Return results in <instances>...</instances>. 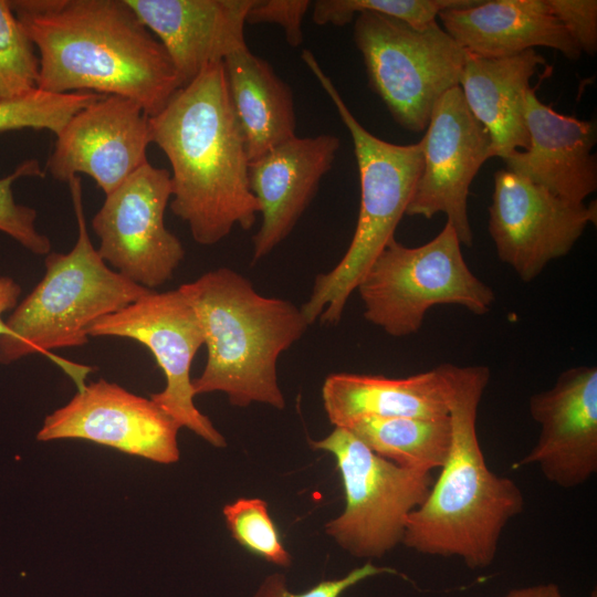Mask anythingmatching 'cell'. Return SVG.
Instances as JSON below:
<instances>
[{
  "label": "cell",
  "instance_id": "obj_1",
  "mask_svg": "<svg viewBox=\"0 0 597 597\" xmlns=\"http://www.w3.org/2000/svg\"><path fill=\"white\" fill-rule=\"evenodd\" d=\"M11 8L39 51L38 88L87 91L159 113L180 80L163 44L126 0H18Z\"/></svg>",
  "mask_w": 597,
  "mask_h": 597
},
{
  "label": "cell",
  "instance_id": "obj_2",
  "mask_svg": "<svg viewBox=\"0 0 597 597\" xmlns=\"http://www.w3.org/2000/svg\"><path fill=\"white\" fill-rule=\"evenodd\" d=\"M148 121L151 143L170 163V209L193 240L213 245L235 226L251 229L260 203L250 189V159L223 62L206 66Z\"/></svg>",
  "mask_w": 597,
  "mask_h": 597
},
{
  "label": "cell",
  "instance_id": "obj_3",
  "mask_svg": "<svg viewBox=\"0 0 597 597\" xmlns=\"http://www.w3.org/2000/svg\"><path fill=\"white\" fill-rule=\"evenodd\" d=\"M447 386L451 446L441 472L406 522L402 544L420 554L458 557L471 569L489 567L507 523L525 500L510 478L492 472L476 432L478 409L490 380L485 366H438Z\"/></svg>",
  "mask_w": 597,
  "mask_h": 597
},
{
  "label": "cell",
  "instance_id": "obj_4",
  "mask_svg": "<svg viewBox=\"0 0 597 597\" xmlns=\"http://www.w3.org/2000/svg\"><path fill=\"white\" fill-rule=\"evenodd\" d=\"M178 290L195 310L207 347L205 368L192 379L195 396L220 391L235 407L259 402L283 409L276 363L310 326L302 308L261 295L229 268L208 271Z\"/></svg>",
  "mask_w": 597,
  "mask_h": 597
},
{
  "label": "cell",
  "instance_id": "obj_5",
  "mask_svg": "<svg viewBox=\"0 0 597 597\" xmlns=\"http://www.w3.org/2000/svg\"><path fill=\"white\" fill-rule=\"evenodd\" d=\"M67 184L76 214L77 240L67 253L46 254L44 276L6 320L7 332L0 336V364L44 354L81 389L93 367L67 362L51 350L83 346L88 342L86 331L92 323L150 290L112 270L100 256L86 227L81 178L74 176Z\"/></svg>",
  "mask_w": 597,
  "mask_h": 597
},
{
  "label": "cell",
  "instance_id": "obj_6",
  "mask_svg": "<svg viewBox=\"0 0 597 597\" xmlns=\"http://www.w3.org/2000/svg\"><path fill=\"white\" fill-rule=\"evenodd\" d=\"M301 57L349 132L359 174L360 206L349 247L331 271L316 276L310 298L301 306L310 325L316 320L336 325L352 292L395 239V231L406 216L422 169V142L396 145L369 133L349 111L314 54L303 50Z\"/></svg>",
  "mask_w": 597,
  "mask_h": 597
},
{
  "label": "cell",
  "instance_id": "obj_7",
  "mask_svg": "<svg viewBox=\"0 0 597 597\" xmlns=\"http://www.w3.org/2000/svg\"><path fill=\"white\" fill-rule=\"evenodd\" d=\"M461 245L448 222L437 237L416 248L392 239L356 287L364 317L388 335L404 337L417 333L436 305L486 314L494 292L469 269Z\"/></svg>",
  "mask_w": 597,
  "mask_h": 597
},
{
  "label": "cell",
  "instance_id": "obj_8",
  "mask_svg": "<svg viewBox=\"0 0 597 597\" xmlns=\"http://www.w3.org/2000/svg\"><path fill=\"white\" fill-rule=\"evenodd\" d=\"M353 36L368 84L395 122L426 130L437 101L459 86L464 51L437 21L413 28L371 11L355 17Z\"/></svg>",
  "mask_w": 597,
  "mask_h": 597
},
{
  "label": "cell",
  "instance_id": "obj_9",
  "mask_svg": "<svg viewBox=\"0 0 597 597\" xmlns=\"http://www.w3.org/2000/svg\"><path fill=\"white\" fill-rule=\"evenodd\" d=\"M311 444L334 457L345 493L344 511L325 533L357 558H380L401 543L409 514L433 484L431 472L397 465L347 428L334 427Z\"/></svg>",
  "mask_w": 597,
  "mask_h": 597
},
{
  "label": "cell",
  "instance_id": "obj_10",
  "mask_svg": "<svg viewBox=\"0 0 597 597\" xmlns=\"http://www.w3.org/2000/svg\"><path fill=\"white\" fill-rule=\"evenodd\" d=\"M86 332L88 337H125L146 346L166 378L165 388L151 394L150 399L180 428L216 448L227 446L224 437L193 401L190 369L205 337L195 310L178 289L150 290L122 310L98 318Z\"/></svg>",
  "mask_w": 597,
  "mask_h": 597
},
{
  "label": "cell",
  "instance_id": "obj_11",
  "mask_svg": "<svg viewBox=\"0 0 597 597\" xmlns=\"http://www.w3.org/2000/svg\"><path fill=\"white\" fill-rule=\"evenodd\" d=\"M170 198V172L147 163L106 196L92 219L104 262L149 290L168 282L185 258L165 226Z\"/></svg>",
  "mask_w": 597,
  "mask_h": 597
},
{
  "label": "cell",
  "instance_id": "obj_12",
  "mask_svg": "<svg viewBox=\"0 0 597 597\" xmlns=\"http://www.w3.org/2000/svg\"><path fill=\"white\" fill-rule=\"evenodd\" d=\"M596 220L595 200L588 206L570 202L506 169L494 174L489 232L500 260L523 282L568 254Z\"/></svg>",
  "mask_w": 597,
  "mask_h": 597
},
{
  "label": "cell",
  "instance_id": "obj_13",
  "mask_svg": "<svg viewBox=\"0 0 597 597\" xmlns=\"http://www.w3.org/2000/svg\"><path fill=\"white\" fill-rule=\"evenodd\" d=\"M422 142L423 164L406 216L444 213L461 242L471 247L468 214L472 180L492 155L488 130L473 116L459 86L434 104Z\"/></svg>",
  "mask_w": 597,
  "mask_h": 597
},
{
  "label": "cell",
  "instance_id": "obj_14",
  "mask_svg": "<svg viewBox=\"0 0 597 597\" xmlns=\"http://www.w3.org/2000/svg\"><path fill=\"white\" fill-rule=\"evenodd\" d=\"M179 429L150 398L102 378L85 384L66 405L48 415L36 439H82L171 464L180 457Z\"/></svg>",
  "mask_w": 597,
  "mask_h": 597
},
{
  "label": "cell",
  "instance_id": "obj_15",
  "mask_svg": "<svg viewBox=\"0 0 597 597\" xmlns=\"http://www.w3.org/2000/svg\"><path fill=\"white\" fill-rule=\"evenodd\" d=\"M150 143L149 121L142 106L123 96L103 95L56 135L46 169L66 182L85 174L107 196L148 163Z\"/></svg>",
  "mask_w": 597,
  "mask_h": 597
},
{
  "label": "cell",
  "instance_id": "obj_16",
  "mask_svg": "<svg viewBox=\"0 0 597 597\" xmlns=\"http://www.w3.org/2000/svg\"><path fill=\"white\" fill-rule=\"evenodd\" d=\"M530 415L541 426L532 450L515 468L537 465L547 481L574 489L597 471V367H572L534 394Z\"/></svg>",
  "mask_w": 597,
  "mask_h": 597
},
{
  "label": "cell",
  "instance_id": "obj_17",
  "mask_svg": "<svg viewBox=\"0 0 597 597\" xmlns=\"http://www.w3.org/2000/svg\"><path fill=\"white\" fill-rule=\"evenodd\" d=\"M339 148L331 134L295 136L250 161V189L260 203L261 226L252 261L271 253L293 230L329 171Z\"/></svg>",
  "mask_w": 597,
  "mask_h": 597
},
{
  "label": "cell",
  "instance_id": "obj_18",
  "mask_svg": "<svg viewBox=\"0 0 597 597\" xmlns=\"http://www.w3.org/2000/svg\"><path fill=\"white\" fill-rule=\"evenodd\" d=\"M165 48L181 87L211 63L247 49L253 0H126Z\"/></svg>",
  "mask_w": 597,
  "mask_h": 597
},
{
  "label": "cell",
  "instance_id": "obj_19",
  "mask_svg": "<svg viewBox=\"0 0 597 597\" xmlns=\"http://www.w3.org/2000/svg\"><path fill=\"white\" fill-rule=\"evenodd\" d=\"M525 121L530 145L503 158L506 170L575 203L597 189L596 124L557 113L531 90Z\"/></svg>",
  "mask_w": 597,
  "mask_h": 597
},
{
  "label": "cell",
  "instance_id": "obj_20",
  "mask_svg": "<svg viewBox=\"0 0 597 597\" xmlns=\"http://www.w3.org/2000/svg\"><path fill=\"white\" fill-rule=\"evenodd\" d=\"M438 17L460 49L478 56L505 57L536 46L557 50L569 60L582 54L545 0L479 1Z\"/></svg>",
  "mask_w": 597,
  "mask_h": 597
},
{
  "label": "cell",
  "instance_id": "obj_21",
  "mask_svg": "<svg viewBox=\"0 0 597 597\" xmlns=\"http://www.w3.org/2000/svg\"><path fill=\"white\" fill-rule=\"evenodd\" d=\"M545 59L535 49L505 57L464 52L459 87L473 116L488 130L493 157H507L530 145L525 121L530 81Z\"/></svg>",
  "mask_w": 597,
  "mask_h": 597
},
{
  "label": "cell",
  "instance_id": "obj_22",
  "mask_svg": "<svg viewBox=\"0 0 597 597\" xmlns=\"http://www.w3.org/2000/svg\"><path fill=\"white\" fill-rule=\"evenodd\" d=\"M322 400L329 422L342 428L365 417L449 416L447 386L439 367L402 378L334 373L324 380Z\"/></svg>",
  "mask_w": 597,
  "mask_h": 597
},
{
  "label": "cell",
  "instance_id": "obj_23",
  "mask_svg": "<svg viewBox=\"0 0 597 597\" xmlns=\"http://www.w3.org/2000/svg\"><path fill=\"white\" fill-rule=\"evenodd\" d=\"M223 66L250 161L296 136L292 90L266 60L247 48L228 55Z\"/></svg>",
  "mask_w": 597,
  "mask_h": 597
},
{
  "label": "cell",
  "instance_id": "obj_24",
  "mask_svg": "<svg viewBox=\"0 0 597 597\" xmlns=\"http://www.w3.org/2000/svg\"><path fill=\"white\" fill-rule=\"evenodd\" d=\"M346 428L376 454L418 471L441 469L451 446L449 416L438 419L365 417Z\"/></svg>",
  "mask_w": 597,
  "mask_h": 597
},
{
  "label": "cell",
  "instance_id": "obj_25",
  "mask_svg": "<svg viewBox=\"0 0 597 597\" xmlns=\"http://www.w3.org/2000/svg\"><path fill=\"white\" fill-rule=\"evenodd\" d=\"M102 96L87 91L55 94L36 88L17 98L0 101V132L46 129L56 136L76 113Z\"/></svg>",
  "mask_w": 597,
  "mask_h": 597
},
{
  "label": "cell",
  "instance_id": "obj_26",
  "mask_svg": "<svg viewBox=\"0 0 597 597\" xmlns=\"http://www.w3.org/2000/svg\"><path fill=\"white\" fill-rule=\"evenodd\" d=\"M480 0H317L312 2L313 21L317 25H345L363 11L400 20L413 28L436 21L447 9L474 6Z\"/></svg>",
  "mask_w": 597,
  "mask_h": 597
},
{
  "label": "cell",
  "instance_id": "obj_27",
  "mask_svg": "<svg viewBox=\"0 0 597 597\" xmlns=\"http://www.w3.org/2000/svg\"><path fill=\"white\" fill-rule=\"evenodd\" d=\"M222 514L231 536L239 545L270 564L284 568L291 566V554L270 516L266 501L239 498L226 504Z\"/></svg>",
  "mask_w": 597,
  "mask_h": 597
},
{
  "label": "cell",
  "instance_id": "obj_28",
  "mask_svg": "<svg viewBox=\"0 0 597 597\" xmlns=\"http://www.w3.org/2000/svg\"><path fill=\"white\" fill-rule=\"evenodd\" d=\"M34 49L10 1L0 0V101L38 88L40 64Z\"/></svg>",
  "mask_w": 597,
  "mask_h": 597
},
{
  "label": "cell",
  "instance_id": "obj_29",
  "mask_svg": "<svg viewBox=\"0 0 597 597\" xmlns=\"http://www.w3.org/2000/svg\"><path fill=\"white\" fill-rule=\"evenodd\" d=\"M44 175L39 161L29 159L21 163L12 174L0 179V231L38 255L51 252V241L35 228L36 211L15 202L12 185L21 177H44Z\"/></svg>",
  "mask_w": 597,
  "mask_h": 597
},
{
  "label": "cell",
  "instance_id": "obj_30",
  "mask_svg": "<svg viewBox=\"0 0 597 597\" xmlns=\"http://www.w3.org/2000/svg\"><path fill=\"white\" fill-rule=\"evenodd\" d=\"M383 574L395 575L397 570L367 562L363 566L352 569L344 577L324 579L303 593H293L287 587L286 577L281 573H273L262 580L252 597H341L358 583Z\"/></svg>",
  "mask_w": 597,
  "mask_h": 597
},
{
  "label": "cell",
  "instance_id": "obj_31",
  "mask_svg": "<svg viewBox=\"0 0 597 597\" xmlns=\"http://www.w3.org/2000/svg\"><path fill=\"white\" fill-rule=\"evenodd\" d=\"M549 12L563 24L580 52L597 51L596 0H545Z\"/></svg>",
  "mask_w": 597,
  "mask_h": 597
},
{
  "label": "cell",
  "instance_id": "obj_32",
  "mask_svg": "<svg viewBox=\"0 0 597 597\" xmlns=\"http://www.w3.org/2000/svg\"><path fill=\"white\" fill-rule=\"evenodd\" d=\"M311 7L308 0H253L247 23L277 24L284 30L289 45L297 48L303 42V18Z\"/></svg>",
  "mask_w": 597,
  "mask_h": 597
},
{
  "label": "cell",
  "instance_id": "obj_33",
  "mask_svg": "<svg viewBox=\"0 0 597 597\" xmlns=\"http://www.w3.org/2000/svg\"><path fill=\"white\" fill-rule=\"evenodd\" d=\"M21 292L18 282L10 276L0 274V336L7 332L3 314L15 308Z\"/></svg>",
  "mask_w": 597,
  "mask_h": 597
},
{
  "label": "cell",
  "instance_id": "obj_34",
  "mask_svg": "<svg viewBox=\"0 0 597 597\" xmlns=\"http://www.w3.org/2000/svg\"><path fill=\"white\" fill-rule=\"evenodd\" d=\"M503 597H564L559 587L553 583L537 584L509 590ZM589 597H597L596 590Z\"/></svg>",
  "mask_w": 597,
  "mask_h": 597
}]
</instances>
